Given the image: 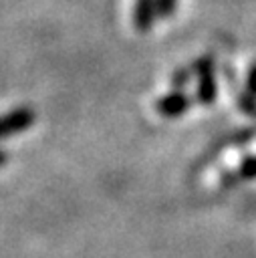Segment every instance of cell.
<instances>
[{"label":"cell","mask_w":256,"mask_h":258,"mask_svg":"<svg viewBox=\"0 0 256 258\" xmlns=\"http://www.w3.org/2000/svg\"><path fill=\"white\" fill-rule=\"evenodd\" d=\"M216 95H218V85H216V77H214V71L212 73H206V75H200V81H198V103L202 105H212L216 101Z\"/></svg>","instance_id":"obj_4"},{"label":"cell","mask_w":256,"mask_h":258,"mask_svg":"<svg viewBox=\"0 0 256 258\" xmlns=\"http://www.w3.org/2000/svg\"><path fill=\"white\" fill-rule=\"evenodd\" d=\"M155 4H157V16L159 18H169L175 12L177 0H155Z\"/></svg>","instance_id":"obj_9"},{"label":"cell","mask_w":256,"mask_h":258,"mask_svg":"<svg viewBox=\"0 0 256 258\" xmlns=\"http://www.w3.org/2000/svg\"><path fill=\"white\" fill-rule=\"evenodd\" d=\"M155 14H157V4L155 0H135V6H133V24L137 30L145 32L151 28L153 20H155Z\"/></svg>","instance_id":"obj_3"},{"label":"cell","mask_w":256,"mask_h":258,"mask_svg":"<svg viewBox=\"0 0 256 258\" xmlns=\"http://www.w3.org/2000/svg\"><path fill=\"white\" fill-rule=\"evenodd\" d=\"M238 105H240V109H244L248 115H256V97H254L250 91L238 95Z\"/></svg>","instance_id":"obj_8"},{"label":"cell","mask_w":256,"mask_h":258,"mask_svg":"<svg viewBox=\"0 0 256 258\" xmlns=\"http://www.w3.org/2000/svg\"><path fill=\"white\" fill-rule=\"evenodd\" d=\"M36 121V115L32 109L28 107H18V109H12L10 113L4 115L2 119V137H10V135H16V133H22L26 131L32 123Z\"/></svg>","instance_id":"obj_1"},{"label":"cell","mask_w":256,"mask_h":258,"mask_svg":"<svg viewBox=\"0 0 256 258\" xmlns=\"http://www.w3.org/2000/svg\"><path fill=\"white\" fill-rule=\"evenodd\" d=\"M189 105H191L189 97L181 89H173L155 103V109L161 117H179L189 109Z\"/></svg>","instance_id":"obj_2"},{"label":"cell","mask_w":256,"mask_h":258,"mask_svg":"<svg viewBox=\"0 0 256 258\" xmlns=\"http://www.w3.org/2000/svg\"><path fill=\"white\" fill-rule=\"evenodd\" d=\"M236 173L240 179H254L256 177V155H246L240 161V167Z\"/></svg>","instance_id":"obj_5"},{"label":"cell","mask_w":256,"mask_h":258,"mask_svg":"<svg viewBox=\"0 0 256 258\" xmlns=\"http://www.w3.org/2000/svg\"><path fill=\"white\" fill-rule=\"evenodd\" d=\"M191 75H194L191 67H189V69H177V71H173V75H171V87H173V89L185 87V85L189 83Z\"/></svg>","instance_id":"obj_7"},{"label":"cell","mask_w":256,"mask_h":258,"mask_svg":"<svg viewBox=\"0 0 256 258\" xmlns=\"http://www.w3.org/2000/svg\"><path fill=\"white\" fill-rule=\"evenodd\" d=\"M246 83H248V91L256 97V64L250 67V71H248V81H246Z\"/></svg>","instance_id":"obj_10"},{"label":"cell","mask_w":256,"mask_h":258,"mask_svg":"<svg viewBox=\"0 0 256 258\" xmlns=\"http://www.w3.org/2000/svg\"><path fill=\"white\" fill-rule=\"evenodd\" d=\"M191 71H194V75H206V73H212L214 71V56H210V54H206V56H200V58H196L194 62H191Z\"/></svg>","instance_id":"obj_6"}]
</instances>
